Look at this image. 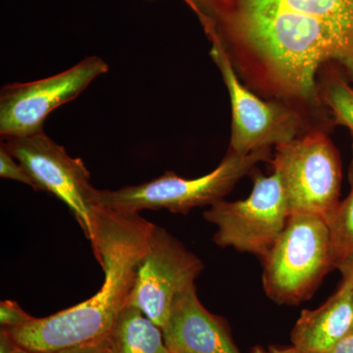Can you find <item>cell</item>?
<instances>
[{
	"label": "cell",
	"mask_w": 353,
	"mask_h": 353,
	"mask_svg": "<svg viewBox=\"0 0 353 353\" xmlns=\"http://www.w3.org/2000/svg\"><path fill=\"white\" fill-rule=\"evenodd\" d=\"M234 67L264 92L315 97L318 71L341 64L353 81V0H185Z\"/></svg>",
	"instance_id": "6da1fadb"
},
{
	"label": "cell",
	"mask_w": 353,
	"mask_h": 353,
	"mask_svg": "<svg viewBox=\"0 0 353 353\" xmlns=\"http://www.w3.org/2000/svg\"><path fill=\"white\" fill-rule=\"evenodd\" d=\"M94 226L90 243L104 272L101 290L75 306L9 330L19 347L34 353H53L112 334L157 225L139 213L97 206Z\"/></svg>",
	"instance_id": "7a4b0ae2"
},
{
	"label": "cell",
	"mask_w": 353,
	"mask_h": 353,
	"mask_svg": "<svg viewBox=\"0 0 353 353\" xmlns=\"http://www.w3.org/2000/svg\"><path fill=\"white\" fill-rule=\"evenodd\" d=\"M270 148L248 155L228 152L217 167L199 178L185 179L174 172H165L157 179L119 190H97V206L139 213L145 209H166L187 214L192 209L212 206L224 199L236 183L248 175L259 162L268 159Z\"/></svg>",
	"instance_id": "3957f363"
},
{
	"label": "cell",
	"mask_w": 353,
	"mask_h": 353,
	"mask_svg": "<svg viewBox=\"0 0 353 353\" xmlns=\"http://www.w3.org/2000/svg\"><path fill=\"white\" fill-rule=\"evenodd\" d=\"M262 261V283L269 299L285 305L308 299L334 268L329 230L322 216L290 215Z\"/></svg>",
	"instance_id": "277c9868"
},
{
	"label": "cell",
	"mask_w": 353,
	"mask_h": 353,
	"mask_svg": "<svg viewBox=\"0 0 353 353\" xmlns=\"http://www.w3.org/2000/svg\"><path fill=\"white\" fill-rule=\"evenodd\" d=\"M273 169L280 176L290 214L326 215L340 202V155L324 132H310L276 146Z\"/></svg>",
	"instance_id": "5b68a950"
},
{
	"label": "cell",
	"mask_w": 353,
	"mask_h": 353,
	"mask_svg": "<svg viewBox=\"0 0 353 353\" xmlns=\"http://www.w3.org/2000/svg\"><path fill=\"white\" fill-rule=\"evenodd\" d=\"M290 215L280 176L273 172L257 176L245 199H223L210 206L203 217L218 228L216 245L263 259L284 231Z\"/></svg>",
	"instance_id": "8992f818"
},
{
	"label": "cell",
	"mask_w": 353,
	"mask_h": 353,
	"mask_svg": "<svg viewBox=\"0 0 353 353\" xmlns=\"http://www.w3.org/2000/svg\"><path fill=\"white\" fill-rule=\"evenodd\" d=\"M109 71L99 57H88L57 75L4 85L0 92V136L24 138L43 132L51 112L74 101L95 79Z\"/></svg>",
	"instance_id": "52a82bcc"
},
{
	"label": "cell",
	"mask_w": 353,
	"mask_h": 353,
	"mask_svg": "<svg viewBox=\"0 0 353 353\" xmlns=\"http://www.w3.org/2000/svg\"><path fill=\"white\" fill-rule=\"evenodd\" d=\"M1 143L24 165L41 190L50 192L68 206L83 234L92 241L97 189L90 183V173L83 159L72 157L44 132L2 139Z\"/></svg>",
	"instance_id": "ba28073f"
},
{
	"label": "cell",
	"mask_w": 353,
	"mask_h": 353,
	"mask_svg": "<svg viewBox=\"0 0 353 353\" xmlns=\"http://www.w3.org/2000/svg\"><path fill=\"white\" fill-rule=\"evenodd\" d=\"M211 43L210 55L226 83L232 109L229 152L248 155L280 145L296 138L299 116L276 102L262 101L241 82L238 71L224 44L213 32H205Z\"/></svg>",
	"instance_id": "9c48e42d"
},
{
	"label": "cell",
	"mask_w": 353,
	"mask_h": 353,
	"mask_svg": "<svg viewBox=\"0 0 353 353\" xmlns=\"http://www.w3.org/2000/svg\"><path fill=\"white\" fill-rule=\"evenodd\" d=\"M204 265L166 229L155 226L150 248L137 270L128 305L163 330L176 297L196 283Z\"/></svg>",
	"instance_id": "30bf717a"
},
{
	"label": "cell",
	"mask_w": 353,
	"mask_h": 353,
	"mask_svg": "<svg viewBox=\"0 0 353 353\" xmlns=\"http://www.w3.org/2000/svg\"><path fill=\"white\" fill-rule=\"evenodd\" d=\"M162 332L172 353H241L226 321L199 301L196 284L176 297Z\"/></svg>",
	"instance_id": "8fae6325"
},
{
	"label": "cell",
	"mask_w": 353,
	"mask_h": 353,
	"mask_svg": "<svg viewBox=\"0 0 353 353\" xmlns=\"http://www.w3.org/2000/svg\"><path fill=\"white\" fill-rule=\"evenodd\" d=\"M353 332V296L341 283L328 301L314 310H303L292 332L294 347L309 352L330 353Z\"/></svg>",
	"instance_id": "7c38bea8"
},
{
	"label": "cell",
	"mask_w": 353,
	"mask_h": 353,
	"mask_svg": "<svg viewBox=\"0 0 353 353\" xmlns=\"http://www.w3.org/2000/svg\"><path fill=\"white\" fill-rule=\"evenodd\" d=\"M114 353H172L161 328L139 309H123L112 332Z\"/></svg>",
	"instance_id": "4fadbf2b"
},
{
	"label": "cell",
	"mask_w": 353,
	"mask_h": 353,
	"mask_svg": "<svg viewBox=\"0 0 353 353\" xmlns=\"http://www.w3.org/2000/svg\"><path fill=\"white\" fill-rule=\"evenodd\" d=\"M350 183L352 189L347 199L323 216L329 230L334 268H338L353 253V159Z\"/></svg>",
	"instance_id": "5bb4252c"
},
{
	"label": "cell",
	"mask_w": 353,
	"mask_h": 353,
	"mask_svg": "<svg viewBox=\"0 0 353 353\" xmlns=\"http://www.w3.org/2000/svg\"><path fill=\"white\" fill-rule=\"evenodd\" d=\"M327 105L334 123L347 128L353 137V88L340 75L331 77L325 90Z\"/></svg>",
	"instance_id": "9a60e30c"
},
{
	"label": "cell",
	"mask_w": 353,
	"mask_h": 353,
	"mask_svg": "<svg viewBox=\"0 0 353 353\" xmlns=\"http://www.w3.org/2000/svg\"><path fill=\"white\" fill-rule=\"evenodd\" d=\"M0 176L24 183L32 190L41 192V188L29 171L9 152L3 143H0Z\"/></svg>",
	"instance_id": "2e32d148"
},
{
	"label": "cell",
	"mask_w": 353,
	"mask_h": 353,
	"mask_svg": "<svg viewBox=\"0 0 353 353\" xmlns=\"http://www.w3.org/2000/svg\"><path fill=\"white\" fill-rule=\"evenodd\" d=\"M36 317L23 310L13 301H3L0 303V325L2 329L12 330L29 324Z\"/></svg>",
	"instance_id": "e0dca14e"
},
{
	"label": "cell",
	"mask_w": 353,
	"mask_h": 353,
	"mask_svg": "<svg viewBox=\"0 0 353 353\" xmlns=\"http://www.w3.org/2000/svg\"><path fill=\"white\" fill-rule=\"evenodd\" d=\"M112 336L102 339V340L92 341L85 345H78L75 347L66 348L53 353H112Z\"/></svg>",
	"instance_id": "ac0fdd59"
},
{
	"label": "cell",
	"mask_w": 353,
	"mask_h": 353,
	"mask_svg": "<svg viewBox=\"0 0 353 353\" xmlns=\"http://www.w3.org/2000/svg\"><path fill=\"white\" fill-rule=\"evenodd\" d=\"M336 269L341 271L343 277L341 283L347 285L353 296V253L343 263L339 265Z\"/></svg>",
	"instance_id": "d6986e66"
},
{
	"label": "cell",
	"mask_w": 353,
	"mask_h": 353,
	"mask_svg": "<svg viewBox=\"0 0 353 353\" xmlns=\"http://www.w3.org/2000/svg\"><path fill=\"white\" fill-rule=\"evenodd\" d=\"M19 347L7 329L0 331V353H14Z\"/></svg>",
	"instance_id": "ffe728a7"
},
{
	"label": "cell",
	"mask_w": 353,
	"mask_h": 353,
	"mask_svg": "<svg viewBox=\"0 0 353 353\" xmlns=\"http://www.w3.org/2000/svg\"><path fill=\"white\" fill-rule=\"evenodd\" d=\"M330 353H353V332L343 339Z\"/></svg>",
	"instance_id": "44dd1931"
},
{
	"label": "cell",
	"mask_w": 353,
	"mask_h": 353,
	"mask_svg": "<svg viewBox=\"0 0 353 353\" xmlns=\"http://www.w3.org/2000/svg\"><path fill=\"white\" fill-rule=\"evenodd\" d=\"M270 353H316L305 352V350H299L294 345L292 347H282V345H270L268 348Z\"/></svg>",
	"instance_id": "7402d4cb"
},
{
	"label": "cell",
	"mask_w": 353,
	"mask_h": 353,
	"mask_svg": "<svg viewBox=\"0 0 353 353\" xmlns=\"http://www.w3.org/2000/svg\"><path fill=\"white\" fill-rule=\"evenodd\" d=\"M250 353H270L269 350H265L264 348L261 347H254L252 348V352Z\"/></svg>",
	"instance_id": "603a6c76"
},
{
	"label": "cell",
	"mask_w": 353,
	"mask_h": 353,
	"mask_svg": "<svg viewBox=\"0 0 353 353\" xmlns=\"http://www.w3.org/2000/svg\"><path fill=\"white\" fill-rule=\"evenodd\" d=\"M14 353H34V352H29V350H25V348L19 347L17 348V350H16V352Z\"/></svg>",
	"instance_id": "cb8c5ba5"
},
{
	"label": "cell",
	"mask_w": 353,
	"mask_h": 353,
	"mask_svg": "<svg viewBox=\"0 0 353 353\" xmlns=\"http://www.w3.org/2000/svg\"><path fill=\"white\" fill-rule=\"evenodd\" d=\"M112 353H114V352H112Z\"/></svg>",
	"instance_id": "d4e9b609"
}]
</instances>
